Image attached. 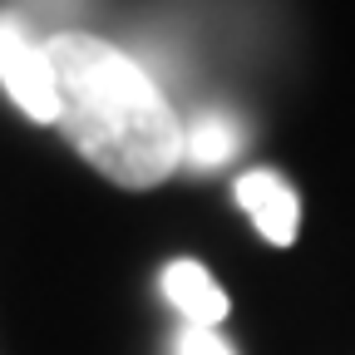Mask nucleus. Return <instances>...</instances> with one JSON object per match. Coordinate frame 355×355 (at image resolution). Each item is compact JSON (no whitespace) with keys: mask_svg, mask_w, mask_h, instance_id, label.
I'll return each instance as SVG.
<instances>
[{"mask_svg":"<svg viewBox=\"0 0 355 355\" xmlns=\"http://www.w3.org/2000/svg\"><path fill=\"white\" fill-rule=\"evenodd\" d=\"M0 84L15 99V109L35 123H60V89L50 50L25 30V20L0 15Z\"/></svg>","mask_w":355,"mask_h":355,"instance_id":"obj_2","label":"nucleus"},{"mask_svg":"<svg viewBox=\"0 0 355 355\" xmlns=\"http://www.w3.org/2000/svg\"><path fill=\"white\" fill-rule=\"evenodd\" d=\"M237 148H242V123L222 109H207L183 128V163L193 168H222L237 158Z\"/></svg>","mask_w":355,"mask_h":355,"instance_id":"obj_5","label":"nucleus"},{"mask_svg":"<svg viewBox=\"0 0 355 355\" xmlns=\"http://www.w3.org/2000/svg\"><path fill=\"white\" fill-rule=\"evenodd\" d=\"M237 207L252 217V227L272 242V247H291L296 227H301V202L291 193V183L282 173L261 168V173H242L237 178Z\"/></svg>","mask_w":355,"mask_h":355,"instance_id":"obj_3","label":"nucleus"},{"mask_svg":"<svg viewBox=\"0 0 355 355\" xmlns=\"http://www.w3.org/2000/svg\"><path fill=\"white\" fill-rule=\"evenodd\" d=\"M173 355H232V345L222 340L217 331H207V326H183Z\"/></svg>","mask_w":355,"mask_h":355,"instance_id":"obj_6","label":"nucleus"},{"mask_svg":"<svg viewBox=\"0 0 355 355\" xmlns=\"http://www.w3.org/2000/svg\"><path fill=\"white\" fill-rule=\"evenodd\" d=\"M60 89V128L109 183L158 188L183 163V128L153 74L119 44L60 30L44 40Z\"/></svg>","mask_w":355,"mask_h":355,"instance_id":"obj_1","label":"nucleus"},{"mask_svg":"<svg viewBox=\"0 0 355 355\" xmlns=\"http://www.w3.org/2000/svg\"><path fill=\"white\" fill-rule=\"evenodd\" d=\"M163 301L183 316V326H217V321H227V291H222L212 277H207V266L202 261H168V272H163Z\"/></svg>","mask_w":355,"mask_h":355,"instance_id":"obj_4","label":"nucleus"}]
</instances>
